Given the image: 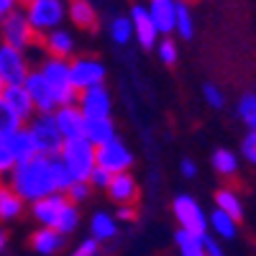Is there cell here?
I'll return each instance as SVG.
<instances>
[{"instance_id": "30", "label": "cell", "mask_w": 256, "mask_h": 256, "mask_svg": "<svg viewBox=\"0 0 256 256\" xmlns=\"http://www.w3.org/2000/svg\"><path fill=\"white\" fill-rule=\"evenodd\" d=\"M108 34L113 38V44L126 46L128 41L134 38V24H131V18H128V16H116L110 24H108Z\"/></svg>"}, {"instance_id": "39", "label": "cell", "mask_w": 256, "mask_h": 256, "mask_svg": "<svg viewBox=\"0 0 256 256\" xmlns=\"http://www.w3.org/2000/svg\"><path fill=\"white\" fill-rule=\"evenodd\" d=\"M241 156L248 162V164H256V134L248 131L241 141Z\"/></svg>"}, {"instance_id": "14", "label": "cell", "mask_w": 256, "mask_h": 256, "mask_svg": "<svg viewBox=\"0 0 256 256\" xmlns=\"http://www.w3.org/2000/svg\"><path fill=\"white\" fill-rule=\"evenodd\" d=\"M67 195H59V192H54V195L44 198V200H36L31 202V218L41 226V228H54L62 210L67 208Z\"/></svg>"}, {"instance_id": "45", "label": "cell", "mask_w": 256, "mask_h": 256, "mask_svg": "<svg viewBox=\"0 0 256 256\" xmlns=\"http://www.w3.org/2000/svg\"><path fill=\"white\" fill-rule=\"evenodd\" d=\"M205 256H226V254H223V248L216 244V238L205 236Z\"/></svg>"}, {"instance_id": "43", "label": "cell", "mask_w": 256, "mask_h": 256, "mask_svg": "<svg viewBox=\"0 0 256 256\" xmlns=\"http://www.w3.org/2000/svg\"><path fill=\"white\" fill-rule=\"evenodd\" d=\"M116 220H136V205H118Z\"/></svg>"}, {"instance_id": "32", "label": "cell", "mask_w": 256, "mask_h": 256, "mask_svg": "<svg viewBox=\"0 0 256 256\" xmlns=\"http://www.w3.org/2000/svg\"><path fill=\"white\" fill-rule=\"evenodd\" d=\"M77 226H80V205L67 202V208L62 210V216H59L54 230H59L62 236H72V233L77 230Z\"/></svg>"}, {"instance_id": "24", "label": "cell", "mask_w": 256, "mask_h": 256, "mask_svg": "<svg viewBox=\"0 0 256 256\" xmlns=\"http://www.w3.org/2000/svg\"><path fill=\"white\" fill-rule=\"evenodd\" d=\"M67 16L72 18V24L82 31H95L98 28V13L92 8L90 0H70L67 3Z\"/></svg>"}, {"instance_id": "34", "label": "cell", "mask_w": 256, "mask_h": 256, "mask_svg": "<svg viewBox=\"0 0 256 256\" xmlns=\"http://www.w3.org/2000/svg\"><path fill=\"white\" fill-rule=\"evenodd\" d=\"M174 31L182 38H192L195 36V20H192V13L187 8L184 0H177V20H174Z\"/></svg>"}, {"instance_id": "25", "label": "cell", "mask_w": 256, "mask_h": 256, "mask_svg": "<svg viewBox=\"0 0 256 256\" xmlns=\"http://www.w3.org/2000/svg\"><path fill=\"white\" fill-rule=\"evenodd\" d=\"M118 236V220L110 212H95L90 218V238H95L98 244H105V241H113Z\"/></svg>"}, {"instance_id": "11", "label": "cell", "mask_w": 256, "mask_h": 256, "mask_svg": "<svg viewBox=\"0 0 256 256\" xmlns=\"http://www.w3.org/2000/svg\"><path fill=\"white\" fill-rule=\"evenodd\" d=\"M24 88H26V92L31 95V102H34L36 113H56V108H59L56 95H54V90H52V84L46 82V77L41 74L38 70H31V72H28Z\"/></svg>"}, {"instance_id": "4", "label": "cell", "mask_w": 256, "mask_h": 256, "mask_svg": "<svg viewBox=\"0 0 256 256\" xmlns=\"http://www.w3.org/2000/svg\"><path fill=\"white\" fill-rule=\"evenodd\" d=\"M38 72L44 74V77H46V82L52 84V90H54V95H56L59 108H62V105H77L80 92L74 90V84H72L70 62H64V59H54V56H46L44 62H41Z\"/></svg>"}, {"instance_id": "18", "label": "cell", "mask_w": 256, "mask_h": 256, "mask_svg": "<svg viewBox=\"0 0 256 256\" xmlns=\"http://www.w3.org/2000/svg\"><path fill=\"white\" fill-rule=\"evenodd\" d=\"M67 246V236H62L54 228H38L31 233V248L38 256H56Z\"/></svg>"}, {"instance_id": "49", "label": "cell", "mask_w": 256, "mask_h": 256, "mask_svg": "<svg viewBox=\"0 0 256 256\" xmlns=\"http://www.w3.org/2000/svg\"><path fill=\"white\" fill-rule=\"evenodd\" d=\"M20 3H24V8H26V6H28V3H34V0H20Z\"/></svg>"}, {"instance_id": "16", "label": "cell", "mask_w": 256, "mask_h": 256, "mask_svg": "<svg viewBox=\"0 0 256 256\" xmlns=\"http://www.w3.org/2000/svg\"><path fill=\"white\" fill-rule=\"evenodd\" d=\"M54 120H56V126H59V131H62L64 141L82 138V131H84V116L80 113L77 105H62V108H56Z\"/></svg>"}, {"instance_id": "35", "label": "cell", "mask_w": 256, "mask_h": 256, "mask_svg": "<svg viewBox=\"0 0 256 256\" xmlns=\"http://www.w3.org/2000/svg\"><path fill=\"white\" fill-rule=\"evenodd\" d=\"M156 56H159V62L162 64H166V67H172V64H177V56H180V49H177V44H174V38H169V36H164V38H159V44H156Z\"/></svg>"}, {"instance_id": "50", "label": "cell", "mask_w": 256, "mask_h": 256, "mask_svg": "<svg viewBox=\"0 0 256 256\" xmlns=\"http://www.w3.org/2000/svg\"><path fill=\"white\" fill-rule=\"evenodd\" d=\"M187 3H192V0H187Z\"/></svg>"}, {"instance_id": "5", "label": "cell", "mask_w": 256, "mask_h": 256, "mask_svg": "<svg viewBox=\"0 0 256 256\" xmlns=\"http://www.w3.org/2000/svg\"><path fill=\"white\" fill-rule=\"evenodd\" d=\"M26 18L34 26V31L38 36H46L49 31L59 28V24L67 16V3L64 0H34L26 8Z\"/></svg>"}, {"instance_id": "46", "label": "cell", "mask_w": 256, "mask_h": 256, "mask_svg": "<svg viewBox=\"0 0 256 256\" xmlns=\"http://www.w3.org/2000/svg\"><path fill=\"white\" fill-rule=\"evenodd\" d=\"M6 246H8V233L0 228V251H6Z\"/></svg>"}, {"instance_id": "8", "label": "cell", "mask_w": 256, "mask_h": 256, "mask_svg": "<svg viewBox=\"0 0 256 256\" xmlns=\"http://www.w3.org/2000/svg\"><path fill=\"white\" fill-rule=\"evenodd\" d=\"M70 74L77 92L105 84V64L95 56H77L70 62Z\"/></svg>"}, {"instance_id": "12", "label": "cell", "mask_w": 256, "mask_h": 256, "mask_svg": "<svg viewBox=\"0 0 256 256\" xmlns=\"http://www.w3.org/2000/svg\"><path fill=\"white\" fill-rule=\"evenodd\" d=\"M77 108L84 118H110L113 113V95L108 92L105 84L100 88H90L80 92V100H77Z\"/></svg>"}, {"instance_id": "6", "label": "cell", "mask_w": 256, "mask_h": 256, "mask_svg": "<svg viewBox=\"0 0 256 256\" xmlns=\"http://www.w3.org/2000/svg\"><path fill=\"white\" fill-rule=\"evenodd\" d=\"M0 36H3V44L18 49V52H26L36 44L38 34L34 31V26L28 24L26 10L24 8H16L13 13H8L0 24Z\"/></svg>"}, {"instance_id": "3", "label": "cell", "mask_w": 256, "mask_h": 256, "mask_svg": "<svg viewBox=\"0 0 256 256\" xmlns=\"http://www.w3.org/2000/svg\"><path fill=\"white\" fill-rule=\"evenodd\" d=\"M28 131L34 136V144H36V152L38 156H59L62 148H64V136L59 131V126L54 120V113H36L28 123Z\"/></svg>"}, {"instance_id": "7", "label": "cell", "mask_w": 256, "mask_h": 256, "mask_svg": "<svg viewBox=\"0 0 256 256\" xmlns=\"http://www.w3.org/2000/svg\"><path fill=\"white\" fill-rule=\"evenodd\" d=\"M172 212L180 223V230L195 233V236H208V216L205 210L200 208V202L192 195H180L172 202Z\"/></svg>"}, {"instance_id": "19", "label": "cell", "mask_w": 256, "mask_h": 256, "mask_svg": "<svg viewBox=\"0 0 256 256\" xmlns=\"http://www.w3.org/2000/svg\"><path fill=\"white\" fill-rule=\"evenodd\" d=\"M3 102L8 105V108L20 118V120H28L36 116V108H34V102H31V95L26 92L24 84H13V88H6V95H3Z\"/></svg>"}, {"instance_id": "26", "label": "cell", "mask_w": 256, "mask_h": 256, "mask_svg": "<svg viewBox=\"0 0 256 256\" xmlns=\"http://www.w3.org/2000/svg\"><path fill=\"white\" fill-rule=\"evenodd\" d=\"M216 208L223 210L226 216H230L236 223H241V218H244V202H241V198L236 195V192L228 190V187L216 192Z\"/></svg>"}, {"instance_id": "10", "label": "cell", "mask_w": 256, "mask_h": 256, "mask_svg": "<svg viewBox=\"0 0 256 256\" xmlns=\"http://www.w3.org/2000/svg\"><path fill=\"white\" fill-rule=\"evenodd\" d=\"M28 72H31V67H28L26 52H18L8 44H0V80L6 82V88L24 84Z\"/></svg>"}, {"instance_id": "47", "label": "cell", "mask_w": 256, "mask_h": 256, "mask_svg": "<svg viewBox=\"0 0 256 256\" xmlns=\"http://www.w3.org/2000/svg\"><path fill=\"white\" fill-rule=\"evenodd\" d=\"M246 126H248V131H254V134H256V116H251V118L246 120Z\"/></svg>"}, {"instance_id": "23", "label": "cell", "mask_w": 256, "mask_h": 256, "mask_svg": "<svg viewBox=\"0 0 256 256\" xmlns=\"http://www.w3.org/2000/svg\"><path fill=\"white\" fill-rule=\"evenodd\" d=\"M82 138H88L95 148L116 138V123L113 118H84V131Z\"/></svg>"}, {"instance_id": "27", "label": "cell", "mask_w": 256, "mask_h": 256, "mask_svg": "<svg viewBox=\"0 0 256 256\" xmlns=\"http://www.w3.org/2000/svg\"><path fill=\"white\" fill-rule=\"evenodd\" d=\"M208 226L212 228V233H216L218 238H226V241L236 238V233H238V223L233 220L230 216H226L223 210H218V208L208 216Z\"/></svg>"}, {"instance_id": "37", "label": "cell", "mask_w": 256, "mask_h": 256, "mask_svg": "<svg viewBox=\"0 0 256 256\" xmlns=\"http://www.w3.org/2000/svg\"><path fill=\"white\" fill-rule=\"evenodd\" d=\"M202 95H205V102L210 105V108H216V110H220L223 105H226V95H223V90L218 88V84H212V82L202 84Z\"/></svg>"}, {"instance_id": "38", "label": "cell", "mask_w": 256, "mask_h": 256, "mask_svg": "<svg viewBox=\"0 0 256 256\" xmlns=\"http://www.w3.org/2000/svg\"><path fill=\"white\" fill-rule=\"evenodd\" d=\"M236 110H238V116H241L244 123H246L251 116H256V92L241 95V100H238V105H236Z\"/></svg>"}, {"instance_id": "36", "label": "cell", "mask_w": 256, "mask_h": 256, "mask_svg": "<svg viewBox=\"0 0 256 256\" xmlns=\"http://www.w3.org/2000/svg\"><path fill=\"white\" fill-rule=\"evenodd\" d=\"M90 192H92V184H90V182L77 180V182L67 190V200H70V202H74V205H80V202H84V200L90 198Z\"/></svg>"}, {"instance_id": "33", "label": "cell", "mask_w": 256, "mask_h": 256, "mask_svg": "<svg viewBox=\"0 0 256 256\" xmlns=\"http://www.w3.org/2000/svg\"><path fill=\"white\" fill-rule=\"evenodd\" d=\"M20 128H24V120H20L6 102H0V141H6L16 131H20Z\"/></svg>"}, {"instance_id": "1", "label": "cell", "mask_w": 256, "mask_h": 256, "mask_svg": "<svg viewBox=\"0 0 256 256\" xmlns=\"http://www.w3.org/2000/svg\"><path fill=\"white\" fill-rule=\"evenodd\" d=\"M8 177H10V187L26 202L44 200V198H49V195L56 192L49 156H34L28 162H20V164L13 166V172Z\"/></svg>"}, {"instance_id": "2", "label": "cell", "mask_w": 256, "mask_h": 256, "mask_svg": "<svg viewBox=\"0 0 256 256\" xmlns=\"http://www.w3.org/2000/svg\"><path fill=\"white\" fill-rule=\"evenodd\" d=\"M59 159L67 164V169L72 172L74 180L88 182L92 169L98 166V148L88 138H72V141H64V148H62Z\"/></svg>"}, {"instance_id": "28", "label": "cell", "mask_w": 256, "mask_h": 256, "mask_svg": "<svg viewBox=\"0 0 256 256\" xmlns=\"http://www.w3.org/2000/svg\"><path fill=\"white\" fill-rule=\"evenodd\" d=\"M210 164H212V169H216L220 177H233L238 172V166H241L238 156L233 154L230 148H216L212 156H210Z\"/></svg>"}, {"instance_id": "41", "label": "cell", "mask_w": 256, "mask_h": 256, "mask_svg": "<svg viewBox=\"0 0 256 256\" xmlns=\"http://www.w3.org/2000/svg\"><path fill=\"white\" fill-rule=\"evenodd\" d=\"M110 180H113V174L110 172H105V169H100V166H95L92 169V174H90V184L95 187V190H108V184H110Z\"/></svg>"}, {"instance_id": "48", "label": "cell", "mask_w": 256, "mask_h": 256, "mask_svg": "<svg viewBox=\"0 0 256 256\" xmlns=\"http://www.w3.org/2000/svg\"><path fill=\"white\" fill-rule=\"evenodd\" d=\"M3 95H6V82L0 80V102H3Z\"/></svg>"}, {"instance_id": "17", "label": "cell", "mask_w": 256, "mask_h": 256, "mask_svg": "<svg viewBox=\"0 0 256 256\" xmlns=\"http://www.w3.org/2000/svg\"><path fill=\"white\" fill-rule=\"evenodd\" d=\"M148 16L159 34L169 36L174 34V20H177V0H148Z\"/></svg>"}, {"instance_id": "21", "label": "cell", "mask_w": 256, "mask_h": 256, "mask_svg": "<svg viewBox=\"0 0 256 256\" xmlns=\"http://www.w3.org/2000/svg\"><path fill=\"white\" fill-rule=\"evenodd\" d=\"M26 212V200L10 184L0 182V223H13Z\"/></svg>"}, {"instance_id": "22", "label": "cell", "mask_w": 256, "mask_h": 256, "mask_svg": "<svg viewBox=\"0 0 256 256\" xmlns=\"http://www.w3.org/2000/svg\"><path fill=\"white\" fill-rule=\"evenodd\" d=\"M44 49L49 52V56L54 59H72L74 54V36L70 31H64V28H54L44 36Z\"/></svg>"}, {"instance_id": "40", "label": "cell", "mask_w": 256, "mask_h": 256, "mask_svg": "<svg viewBox=\"0 0 256 256\" xmlns=\"http://www.w3.org/2000/svg\"><path fill=\"white\" fill-rule=\"evenodd\" d=\"M98 254H100V244H98L95 238H84V241H80V244L72 248L70 256H98Z\"/></svg>"}, {"instance_id": "29", "label": "cell", "mask_w": 256, "mask_h": 256, "mask_svg": "<svg viewBox=\"0 0 256 256\" xmlns=\"http://www.w3.org/2000/svg\"><path fill=\"white\" fill-rule=\"evenodd\" d=\"M174 244L180 256H205V236H195L187 230H177L174 233Z\"/></svg>"}, {"instance_id": "44", "label": "cell", "mask_w": 256, "mask_h": 256, "mask_svg": "<svg viewBox=\"0 0 256 256\" xmlns=\"http://www.w3.org/2000/svg\"><path fill=\"white\" fill-rule=\"evenodd\" d=\"M180 172H182V177L192 180V177L198 174V164L192 162V159H182V162H180Z\"/></svg>"}, {"instance_id": "9", "label": "cell", "mask_w": 256, "mask_h": 256, "mask_svg": "<svg viewBox=\"0 0 256 256\" xmlns=\"http://www.w3.org/2000/svg\"><path fill=\"white\" fill-rule=\"evenodd\" d=\"M98 166L110 174H123L134 166V154L118 136L110 138L108 144L98 146Z\"/></svg>"}, {"instance_id": "31", "label": "cell", "mask_w": 256, "mask_h": 256, "mask_svg": "<svg viewBox=\"0 0 256 256\" xmlns=\"http://www.w3.org/2000/svg\"><path fill=\"white\" fill-rule=\"evenodd\" d=\"M52 177H54V187H56L59 195H67V190L77 182V180L72 177V172L67 169V164H64L59 156L52 159Z\"/></svg>"}, {"instance_id": "20", "label": "cell", "mask_w": 256, "mask_h": 256, "mask_svg": "<svg viewBox=\"0 0 256 256\" xmlns=\"http://www.w3.org/2000/svg\"><path fill=\"white\" fill-rule=\"evenodd\" d=\"M6 148L10 152V156L16 159V164H20V162H28V159H34V156H38V152H36V144H34V136H31V131L24 126L20 131H16L13 136H8L6 141Z\"/></svg>"}, {"instance_id": "13", "label": "cell", "mask_w": 256, "mask_h": 256, "mask_svg": "<svg viewBox=\"0 0 256 256\" xmlns=\"http://www.w3.org/2000/svg\"><path fill=\"white\" fill-rule=\"evenodd\" d=\"M131 24H134V38L141 44V49H156L159 44V31L154 26L152 16H148V8L146 6H134L131 8Z\"/></svg>"}, {"instance_id": "42", "label": "cell", "mask_w": 256, "mask_h": 256, "mask_svg": "<svg viewBox=\"0 0 256 256\" xmlns=\"http://www.w3.org/2000/svg\"><path fill=\"white\" fill-rule=\"evenodd\" d=\"M13 166H16V159L10 156V152L6 148V144L0 141V180L8 177V174L13 172Z\"/></svg>"}, {"instance_id": "15", "label": "cell", "mask_w": 256, "mask_h": 256, "mask_svg": "<svg viewBox=\"0 0 256 256\" xmlns=\"http://www.w3.org/2000/svg\"><path fill=\"white\" fill-rule=\"evenodd\" d=\"M108 198L116 205H136L138 200V182L134 180L131 172H123V174H113L110 184H108Z\"/></svg>"}]
</instances>
